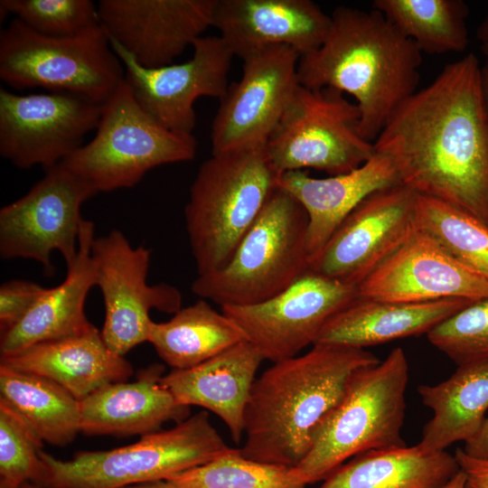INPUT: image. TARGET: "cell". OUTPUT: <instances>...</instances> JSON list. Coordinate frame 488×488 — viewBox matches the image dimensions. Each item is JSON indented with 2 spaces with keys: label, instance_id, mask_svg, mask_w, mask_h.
<instances>
[{
  "label": "cell",
  "instance_id": "34",
  "mask_svg": "<svg viewBox=\"0 0 488 488\" xmlns=\"http://www.w3.org/2000/svg\"><path fill=\"white\" fill-rule=\"evenodd\" d=\"M0 14L49 37H71L100 25L98 5L90 0H1Z\"/></svg>",
  "mask_w": 488,
  "mask_h": 488
},
{
  "label": "cell",
  "instance_id": "2",
  "mask_svg": "<svg viewBox=\"0 0 488 488\" xmlns=\"http://www.w3.org/2000/svg\"><path fill=\"white\" fill-rule=\"evenodd\" d=\"M378 362L379 358L365 349L323 343L274 362L252 385L240 455L258 462L297 466L353 375Z\"/></svg>",
  "mask_w": 488,
  "mask_h": 488
},
{
  "label": "cell",
  "instance_id": "26",
  "mask_svg": "<svg viewBox=\"0 0 488 488\" xmlns=\"http://www.w3.org/2000/svg\"><path fill=\"white\" fill-rule=\"evenodd\" d=\"M474 301L403 303L357 296L323 326L315 343L366 347L427 333Z\"/></svg>",
  "mask_w": 488,
  "mask_h": 488
},
{
  "label": "cell",
  "instance_id": "30",
  "mask_svg": "<svg viewBox=\"0 0 488 488\" xmlns=\"http://www.w3.org/2000/svg\"><path fill=\"white\" fill-rule=\"evenodd\" d=\"M0 393L42 442L64 446L80 432V401L48 379L0 366Z\"/></svg>",
  "mask_w": 488,
  "mask_h": 488
},
{
  "label": "cell",
  "instance_id": "31",
  "mask_svg": "<svg viewBox=\"0 0 488 488\" xmlns=\"http://www.w3.org/2000/svg\"><path fill=\"white\" fill-rule=\"evenodd\" d=\"M371 5L421 52H463L469 42V9L462 0H375Z\"/></svg>",
  "mask_w": 488,
  "mask_h": 488
},
{
  "label": "cell",
  "instance_id": "39",
  "mask_svg": "<svg viewBox=\"0 0 488 488\" xmlns=\"http://www.w3.org/2000/svg\"><path fill=\"white\" fill-rule=\"evenodd\" d=\"M462 449L470 457L488 460V418H485L477 432L465 442Z\"/></svg>",
  "mask_w": 488,
  "mask_h": 488
},
{
  "label": "cell",
  "instance_id": "40",
  "mask_svg": "<svg viewBox=\"0 0 488 488\" xmlns=\"http://www.w3.org/2000/svg\"><path fill=\"white\" fill-rule=\"evenodd\" d=\"M481 51L484 57L483 65L480 66L481 89L488 112V44L481 45Z\"/></svg>",
  "mask_w": 488,
  "mask_h": 488
},
{
  "label": "cell",
  "instance_id": "21",
  "mask_svg": "<svg viewBox=\"0 0 488 488\" xmlns=\"http://www.w3.org/2000/svg\"><path fill=\"white\" fill-rule=\"evenodd\" d=\"M164 367L154 363L138 371L136 380L108 384L80 401V432L87 436H145L168 421L189 418L162 384Z\"/></svg>",
  "mask_w": 488,
  "mask_h": 488
},
{
  "label": "cell",
  "instance_id": "4",
  "mask_svg": "<svg viewBox=\"0 0 488 488\" xmlns=\"http://www.w3.org/2000/svg\"><path fill=\"white\" fill-rule=\"evenodd\" d=\"M265 145L211 155L191 185L184 219L198 276L226 265L277 188Z\"/></svg>",
  "mask_w": 488,
  "mask_h": 488
},
{
  "label": "cell",
  "instance_id": "12",
  "mask_svg": "<svg viewBox=\"0 0 488 488\" xmlns=\"http://www.w3.org/2000/svg\"><path fill=\"white\" fill-rule=\"evenodd\" d=\"M90 253L105 306L101 335L113 352L124 356L147 342L149 312L175 314L182 308V295L172 285L147 283L151 249L132 247L118 230L95 238Z\"/></svg>",
  "mask_w": 488,
  "mask_h": 488
},
{
  "label": "cell",
  "instance_id": "38",
  "mask_svg": "<svg viewBox=\"0 0 488 488\" xmlns=\"http://www.w3.org/2000/svg\"><path fill=\"white\" fill-rule=\"evenodd\" d=\"M454 455L469 488H488V460L470 457L462 448H457Z\"/></svg>",
  "mask_w": 488,
  "mask_h": 488
},
{
  "label": "cell",
  "instance_id": "15",
  "mask_svg": "<svg viewBox=\"0 0 488 488\" xmlns=\"http://www.w3.org/2000/svg\"><path fill=\"white\" fill-rule=\"evenodd\" d=\"M299 58L276 45L242 59V75L220 99L212 121L211 155L266 145L299 85Z\"/></svg>",
  "mask_w": 488,
  "mask_h": 488
},
{
  "label": "cell",
  "instance_id": "5",
  "mask_svg": "<svg viewBox=\"0 0 488 488\" xmlns=\"http://www.w3.org/2000/svg\"><path fill=\"white\" fill-rule=\"evenodd\" d=\"M209 413L200 411L167 430L107 451H81L60 460L41 451L40 488H127L166 481L232 453Z\"/></svg>",
  "mask_w": 488,
  "mask_h": 488
},
{
  "label": "cell",
  "instance_id": "29",
  "mask_svg": "<svg viewBox=\"0 0 488 488\" xmlns=\"http://www.w3.org/2000/svg\"><path fill=\"white\" fill-rule=\"evenodd\" d=\"M243 341L241 329L204 299L181 308L169 321H152L147 339L174 370L194 367Z\"/></svg>",
  "mask_w": 488,
  "mask_h": 488
},
{
  "label": "cell",
  "instance_id": "32",
  "mask_svg": "<svg viewBox=\"0 0 488 488\" xmlns=\"http://www.w3.org/2000/svg\"><path fill=\"white\" fill-rule=\"evenodd\" d=\"M415 225L456 260L488 281L487 224L464 210L418 194Z\"/></svg>",
  "mask_w": 488,
  "mask_h": 488
},
{
  "label": "cell",
  "instance_id": "17",
  "mask_svg": "<svg viewBox=\"0 0 488 488\" xmlns=\"http://www.w3.org/2000/svg\"><path fill=\"white\" fill-rule=\"evenodd\" d=\"M110 45L125 69V81L139 105L172 131L192 134L194 102L201 97L221 99L229 88L233 53L220 36H202L188 61L164 67L140 66L115 42Z\"/></svg>",
  "mask_w": 488,
  "mask_h": 488
},
{
  "label": "cell",
  "instance_id": "8",
  "mask_svg": "<svg viewBox=\"0 0 488 488\" xmlns=\"http://www.w3.org/2000/svg\"><path fill=\"white\" fill-rule=\"evenodd\" d=\"M196 150L192 134L177 133L158 123L124 80L103 104L93 138L60 164L97 193L108 192L136 185L155 167L191 161Z\"/></svg>",
  "mask_w": 488,
  "mask_h": 488
},
{
  "label": "cell",
  "instance_id": "13",
  "mask_svg": "<svg viewBox=\"0 0 488 488\" xmlns=\"http://www.w3.org/2000/svg\"><path fill=\"white\" fill-rule=\"evenodd\" d=\"M103 104L82 96L0 89V155L20 169L52 167L96 130Z\"/></svg>",
  "mask_w": 488,
  "mask_h": 488
},
{
  "label": "cell",
  "instance_id": "14",
  "mask_svg": "<svg viewBox=\"0 0 488 488\" xmlns=\"http://www.w3.org/2000/svg\"><path fill=\"white\" fill-rule=\"evenodd\" d=\"M358 296L357 286L308 270L271 298L221 312L243 332L264 360L296 356L314 345L324 324Z\"/></svg>",
  "mask_w": 488,
  "mask_h": 488
},
{
  "label": "cell",
  "instance_id": "36",
  "mask_svg": "<svg viewBox=\"0 0 488 488\" xmlns=\"http://www.w3.org/2000/svg\"><path fill=\"white\" fill-rule=\"evenodd\" d=\"M42 441L20 415L0 399V482L20 488L41 469Z\"/></svg>",
  "mask_w": 488,
  "mask_h": 488
},
{
  "label": "cell",
  "instance_id": "6",
  "mask_svg": "<svg viewBox=\"0 0 488 488\" xmlns=\"http://www.w3.org/2000/svg\"><path fill=\"white\" fill-rule=\"evenodd\" d=\"M408 381V360L399 347L383 361L358 371L311 450L295 467L300 480L313 484L357 455L407 446L401 430Z\"/></svg>",
  "mask_w": 488,
  "mask_h": 488
},
{
  "label": "cell",
  "instance_id": "44",
  "mask_svg": "<svg viewBox=\"0 0 488 488\" xmlns=\"http://www.w3.org/2000/svg\"><path fill=\"white\" fill-rule=\"evenodd\" d=\"M0 488H18V487H14V486L9 485V484H7L5 483L0 482Z\"/></svg>",
  "mask_w": 488,
  "mask_h": 488
},
{
  "label": "cell",
  "instance_id": "35",
  "mask_svg": "<svg viewBox=\"0 0 488 488\" xmlns=\"http://www.w3.org/2000/svg\"><path fill=\"white\" fill-rule=\"evenodd\" d=\"M457 366L488 361V298L472 302L427 333Z\"/></svg>",
  "mask_w": 488,
  "mask_h": 488
},
{
  "label": "cell",
  "instance_id": "43",
  "mask_svg": "<svg viewBox=\"0 0 488 488\" xmlns=\"http://www.w3.org/2000/svg\"><path fill=\"white\" fill-rule=\"evenodd\" d=\"M476 38L481 45L488 44V8L485 17L476 30Z\"/></svg>",
  "mask_w": 488,
  "mask_h": 488
},
{
  "label": "cell",
  "instance_id": "42",
  "mask_svg": "<svg viewBox=\"0 0 488 488\" xmlns=\"http://www.w3.org/2000/svg\"><path fill=\"white\" fill-rule=\"evenodd\" d=\"M441 488H469L466 477L463 471L459 470L446 484Z\"/></svg>",
  "mask_w": 488,
  "mask_h": 488
},
{
  "label": "cell",
  "instance_id": "1",
  "mask_svg": "<svg viewBox=\"0 0 488 488\" xmlns=\"http://www.w3.org/2000/svg\"><path fill=\"white\" fill-rule=\"evenodd\" d=\"M474 53L406 99L373 143L399 183L488 225V112Z\"/></svg>",
  "mask_w": 488,
  "mask_h": 488
},
{
  "label": "cell",
  "instance_id": "10",
  "mask_svg": "<svg viewBox=\"0 0 488 488\" xmlns=\"http://www.w3.org/2000/svg\"><path fill=\"white\" fill-rule=\"evenodd\" d=\"M360 111L329 88H296L265 151L278 174L313 168L330 176L360 167L375 154L358 133Z\"/></svg>",
  "mask_w": 488,
  "mask_h": 488
},
{
  "label": "cell",
  "instance_id": "27",
  "mask_svg": "<svg viewBox=\"0 0 488 488\" xmlns=\"http://www.w3.org/2000/svg\"><path fill=\"white\" fill-rule=\"evenodd\" d=\"M418 393L433 413L418 446L426 453H436L454 443L465 442L485 419L488 361L459 365L446 380L418 386Z\"/></svg>",
  "mask_w": 488,
  "mask_h": 488
},
{
  "label": "cell",
  "instance_id": "23",
  "mask_svg": "<svg viewBox=\"0 0 488 488\" xmlns=\"http://www.w3.org/2000/svg\"><path fill=\"white\" fill-rule=\"evenodd\" d=\"M264 358L243 341L189 369L173 370L162 384L183 406H198L217 415L239 444L255 376Z\"/></svg>",
  "mask_w": 488,
  "mask_h": 488
},
{
  "label": "cell",
  "instance_id": "11",
  "mask_svg": "<svg viewBox=\"0 0 488 488\" xmlns=\"http://www.w3.org/2000/svg\"><path fill=\"white\" fill-rule=\"evenodd\" d=\"M96 194L61 164L45 169L44 176L23 196L1 208V258L35 260L52 274L51 257L58 251L66 265H71L84 221L81 206Z\"/></svg>",
  "mask_w": 488,
  "mask_h": 488
},
{
  "label": "cell",
  "instance_id": "7",
  "mask_svg": "<svg viewBox=\"0 0 488 488\" xmlns=\"http://www.w3.org/2000/svg\"><path fill=\"white\" fill-rule=\"evenodd\" d=\"M307 229L304 207L277 186L226 265L198 276L192 291L221 307L271 298L309 270Z\"/></svg>",
  "mask_w": 488,
  "mask_h": 488
},
{
  "label": "cell",
  "instance_id": "33",
  "mask_svg": "<svg viewBox=\"0 0 488 488\" xmlns=\"http://www.w3.org/2000/svg\"><path fill=\"white\" fill-rule=\"evenodd\" d=\"M174 488H305L295 467L248 459L239 448L166 480Z\"/></svg>",
  "mask_w": 488,
  "mask_h": 488
},
{
  "label": "cell",
  "instance_id": "24",
  "mask_svg": "<svg viewBox=\"0 0 488 488\" xmlns=\"http://www.w3.org/2000/svg\"><path fill=\"white\" fill-rule=\"evenodd\" d=\"M400 183L391 161L375 152L360 167L326 178L303 170L280 174L277 185L291 193L308 217L309 258L326 243L352 211L374 192Z\"/></svg>",
  "mask_w": 488,
  "mask_h": 488
},
{
  "label": "cell",
  "instance_id": "28",
  "mask_svg": "<svg viewBox=\"0 0 488 488\" xmlns=\"http://www.w3.org/2000/svg\"><path fill=\"white\" fill-rule=\"evenodd\" d=\"M460 468L446 451L418 445L370 450L343 464L318 488H441Z\"/></svg>",
  "mask_w": 488,
  "mask_h": 488
},
{
  "label": "cell",
  "instance_id": "37",
  "mask_svg": "<svg viewBox=\"0 0 488 488\" xmlns=\"http://www.w3.org/2000/svg\"><path fill=\"white\" fill-rule=\"evenodd\" d=\"M46 288L28 280L14 279L0 286V333L18 324Z\"/></svg>",
  "mask_w": 488,
  "mask_h": 488
},
{
  "label": "cell",
  "instance_id": "9",
  "mask_svg": "<svg viewBox=\"0 0 488 488\" xmlns=\"http://www.w3.org/2000/svg\"><path fill=\"white\" fill-rule=\"evenodd\" d=\"M0 79L15 89L41 88L104 104L124 82L125 69L101 25L57 38L14 18L0 33Z\"/></svg>",
  "mask_w": 488,
  "mask_h": 488
},
{
  "label": "cell",
  "instance_id": "25",
  "mask_svg": "<svg viewBox=\"0 0 488 488\" xmlns=\"http://www.w3.org/2000/svg\"><path fill=\"white\" fill-rule=\"evenodd\" d=\"M94 223L83 221L79 249L71 265L67 266L62 283L46 288L27 314L1 334V356H7L34 344L86 333L95 327L85 314V301L96 286L91 245Z\"/></svg>",
  "mask_w": 488,
  "mask_h": 488
},
{
  "label": "cell",
  "instance_id": "20",
  "mask_svg": "<svg viewBox=\"0 0 488 488\" xmlns=\"http://www.w3.org/2000/svg\"><path fill=\"white\" fill-rule=\"evenodd\" d=\"M330 24L331 15L310 0H215L212 27L243 59L276 45L307 54L323 43Z\"/></svg>",
  "mask_w": 488,
  "mask_h": 488
},
{
  "label": "cell",
  "instance_id": "18",
  "mask_svg": "<svg viewBox=\"0 0 488 488\" xmlns=\"http://www.w3.org/2000/svg\"><path fill=\"white\" fill-rule=\"evenodd\" d=\"M215 0H100V25L108 40L140 66L173 64L212 27Z\"/></svg>",
  "mask_w": 488,
  "mask_h": 488
},
{
  "label": "cell",
  "instance_id": "19",
  "mask_svg": "<svg viewBox=\"0 0 488 488\" xmlns=\"http://www.w3.org/2000/svg\"><path fill=\"white\" fill-rule=\"evenodd\" d=\"M358 296L403 303L488 298V281L416 229L357 286Z\"/></svg>",
  "mask_w": 488,
  "mask_h": 488
},
{
  "label": "cell",
  "instance_id": "3",
  "mask_svg": "<svg viewBox=\"0 0 488 488\" xmlns=\"http://www.w3.org/2000/svg\"><path fill=\"white\" fill-rule=\"evenodd\" d=\"M421 52L384 15L338 6L323 43L302 55L299 84L347 93L360 111L358 133L374 143L395 109L418 90Z\"/></svg>",
  "mask_w": 488,
  "mask_h": 488
},
{
  "label": "cell",
  "instance_id": "41",
  "mask_svg": "<svg viewBox=\"0 0 488 488\" xmlns=\"http://www.w3.org/2000/svg\"><path fill=\"white\" fill-rule=\"evenodd\" d=\"M20 488H40L35 484L27 482L21 485ZM127 488H174L167 481H157L152 483H146L142 484H136Z\"/></svg>",
  "mask_w": 488,
  "mask_h": 488
},
{
  "label": "cell",
  "instance_id": "16",
  "mask_svg": "<svg viewBox=\"0 0 488 488\" xmlns=\"http://www.w3.org/2000/svg\"><path fill=\"white\" fill-rule=\"evenodd\" d=\"M417 197L401 183L367 196L309 258V270L358 286L415 232Z\"/></svg>",
  "mask_w": 488,
  "mask_h": 488
},
{
  "label": "cell",
  "instance_id": "22",
  "mask_svg": "<svg viewBox=\"0 0 488 488\" xmlns=\"http://www.w3.org/2000/svg\"><path fill=\"white\" fill-rule=\"evenodd\" d=\"M0 366L48 379L79 401L108 384L127 381L133 374L132 365L107 346L96 327L1 356Z\"/></svg>",
  "mask_w": 488,
  "mask_h": 488
}]
</instances>
